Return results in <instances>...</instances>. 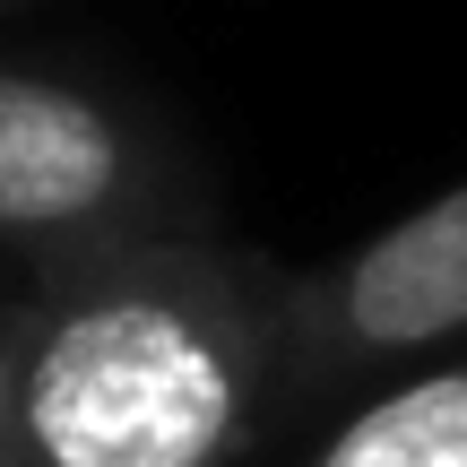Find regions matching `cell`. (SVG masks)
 <instances>
[{
    "instance_id": "6da1fadb",
    "label": "cell",
    "mask_w": 467,
    "mask_h": 467,
    "mask_svg": "<svg viewBox=\"0 0 467 467\" xmlns=\"http://www.w3.org/2000/svg\"><path fill=\"white\" fill-rule=\"evenodd\" d=\"M295 433V260L191 234L26 277L0 467H251Z\"/></svg>"
},
{
    "instance_id": "7a4b0ae2",
    "label": "cell",
    "mask_w": 467,
    "mask_h": 467,
    "mask_svg": "<svg viewBox=\"0 0 467 467\" xmlns=\"http://www.w3.org/2000/svg\"><path fill=\"white\" fill-rule=\"evenodd\" d=\"M191 234H225V191L165 104L78 52L0 44V268Z\"/></svg>"
},
{
    "instance_id": "3957f363",
    "label": "cell",
    "mask_w": 467,
    "mask_h": 467,
    "mask_svg": "<svg viewBox=\"0 0 467 467\" xmlns=\"http://www.w3.org/2000/svg\"><path fill=\"white\" fill-rule=\"evenodd\" d=\"M467 347V173L381 234L295 268V433Z\"/></svg>"
},
{
    "instance_id": "277c9868",
    "label": "cell",
    "mask_w": 467,
    "mask_h": 467,
    "mask_svg": "<svg viewBox=\"0 0 467 467\" xmlns=\"http://www.w3.org/2000/svg\"><path fill=\"white\" fill-rule=\"evenodd\" d=\"M295 467H467V347L329 416V433Z\"/></svg>"
},
{
    "instance_id": "5b68a950",
    "label": "cell",
    "mask_w": 467,
    "mask_h": 467,
    "mask_svg": "<svg viewBox=\"0 0 467 467\" xmlns=\"http://www.w3.org/2000/svg\"><path fill=\"white\" fill-rule=\"evenodd\" d=\"M17 337H26V277L0 268V424H9V381H17Z\"/></svg>"
},
{
    "instance_id": "8992f818",
    "label": "cell",
    "mask_w": 467,
    "mask_h": 467,
    "mask_svg": "<svg viewBox=\"0 0 467 467\" xmlns=\"http://www.w3.org/2000/svg\"><path fill=\"white\" fill-rule=\"evenodd\" d=\"M0 9H17V0H0Z\"/></svg>"
}]
</instances>
